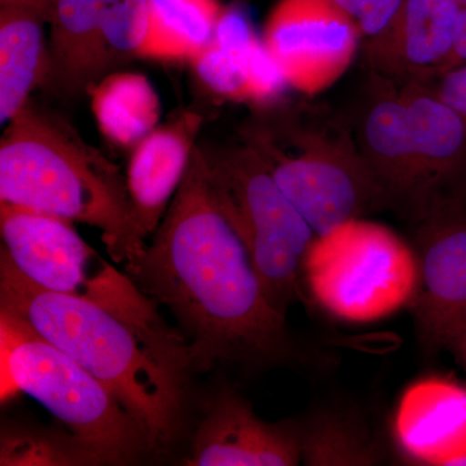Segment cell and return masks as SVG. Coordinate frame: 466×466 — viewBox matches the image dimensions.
Wrapping results in <instances>:
<instances>
[{"instance_id": "obj_22", "label": "cell", "mask_w": 466, "mask_h": 466, "mask_svg": "<svg viewBox=\"0 0 466 466\" xmlns=\"http://www.w3.org/2000/svg\"><path fill=\"white\" fill-rule=\"evenodd\" d=\"M2 466L103 465L104 460L72 431L5 425L0 438Z\"/></svg>"}, {"instance_id": "obj_16", "label": "cell", "mask_w": 466, "mask_h": 466, "mask_svg": "<svg viewBox=\"0 0 466 466\" xmlns=\"http://www.w3.org/2000/svg\"><path fill=\"white\" fill-rule=\"evenodd\" d=\"M394 435L410 461L449 466L466 453V388L441 377L413 383L401 397Z\"/></svg>"}, {"instance_id": "obj_4", "label": "cell", "mask_w": 466, "mask_h": 466, "mask_svg": "<svg viewBox=\"0 0 466 466\" xmlns=\"http://www.w3.org/2000/svg\"><path fill=\"white\" fill-rule=\"evenodd\" d=\"M262 109L244 128V142L259 153L315 235L389 208L350 119L309 104Z\"/></svg>"}, {"instance_id": "obj_14", "label": "cell", "mask_w": 466, "mask_h": 466, "mask_svg": "<svg viewBox=\"0 0 466 466\" xmlns=\"http://www.w3.org/2000/svg\"><path fill=\"white\" fill-rule=\"evenodd\" d=\"M189 64L214 96L235 103L268 108L289 88L262 36L236 5H225L213 38Z\"/></svg>"}, {"instance_id": "obj_6", "label": "cell", "mask_w": 466, "mask_h": 466, "mask_svg": "<svg viewBox=\"0 0 466 466\" xmlns=\"http://www.w3.org/2000/svg\"><path fill=\"white\" fill-rule=\"evenodd\" d=\"M201 149L220 210L244 242L269 303L287 317L302 296L303 262L317 235L249 144Z\"/></svg>"}, {"instance_id": "obj_29", "label": "cell", "mask_w": 466, "mask_h": 466, "mask_svg": "<svg viewBox=\"0 0 466 466\" xmlns=\"http://www.w3.org/2000/svg\"><path fill=\"white\" fill-rule=\"evenodd\" d=\"M462 8H466V0H458Z\"/></svg>"}, {"instance_id": "obj_18", "label": "cell", "mask_w": 466, "mask_h": 466, "mask_svg": "<svg viewBox=\"0 0 466 466\" xmlns=\"http://www.w3.org/2000/svg\"><path fill=\"white\" fill-rule=\"evenodd\" d=\"M51 0H0V122L7 125L47 76Z\"/></svg>"}, {"instance_id": "obj_7", "label": "cell", "mask_w": 466, "mask_h": 466, "mask_svg": "<svg viewBox=\"0 0 466 466\" xmlns=\"http://www.w3.org/2000/svg\"><path fill=\"white\" fill-rule=\"evenodd\" d=\"M2 251L41 289L88 300L164 341L186 346L159 317L157 302L92 249L60 218L0 202Z\"/></svg>"}, {"instance_id": "obj_8", "label": "cell", "mask_w": 466, "mask_h": 466, "mask_svg": "<svg viewBox=\"0 0 466 466\" xmlns=\"http://www.w3.org/2000/svg\"><path fill=\"white\" fill-rule=\"evenodd\" d=\"M303 284L339 320H380L412 305L419 284L415 248L380 223L348 220L314 238Z\"/></svg>"}, {"instance_id": "obj_25", "label": "cell", "mask_w": 466, "mask_h": 466, "mask_svg": "<svg viewBox=\"0 0 466 466\" xmlns=\"http://www.w3.org/2000/svg\"><path fill=\"white\" fill-rule=\"evenodd\" d=\"M425 87L431 88L443 103L455 110L466 125V63L447 70Z\"/></svg>"}, {"instance_id": "obj_20", "label": "cell", "mask_w": 466, "mask_h": 466, "mask_svg": "<svg viewBox=\"0 0 466 466\" xmlns=\"http://www.w3.org/2000/svg\"><path fill=\"white\" fill-rule=\"evenodd\" d=\"M223 8L219 0H148L144 58L191 63L213 38Z\"/></svg>"}, {"instance_id": "obj_2", "label": "cell", "mask_w": 466, "mask_h": 466, "mask_svg": "<svg viewBox=\"0 0 466 466\" xmlns=\"http://www.w3.org/2000/svg\"><path fill=\"white\" fill-rule=\"evenodd\" d=\"M0 311L26 325L96 377L142 425L155 451L186 421V346L144 332L88 300L41 289L0 256Z\"/></svg>"}, {"instance_id": "obj_26", "label": "cell", "mask_w": 466, "mask_h": 466, "mask_svg": "<svg viewBox=\"0 0 466 466\" xmlns=\"http://www.w3.org/2000/svg\"><path fill=\"white\" fill-rule=\"evenodd\" d=\"M456 52H458L460 64L466 63V8H462L461 17H460Z\"/></svg>"}, {"instance_id": "obj_12", "label": "cell", "mask_w": 466, "mask_h": 466, "mask_svg": "<svg viewBox=\"0 0 466 466\" xmlns=\"http://www.w3.org/2000/svg\"><path fill=\"white\" fill-rule=\"evenodd\" d=\"M458 0H401L390 23L361 45L368 72L395 85L429 86L459 66Z\"/></svg>"}, {"instance_id": "obj_3", "label": "cell", "mask_w": 466, "mask_h": 466, "mask_svg": "<svg viewBox=\"0 0 466 466\" xmlns=\"http://www.w3.org/2000/svg\"><path fill=\"white\" fill-rule=\"evenodd\" d=\"M0 202L99 229L113 262L146 249L126 175L75 126L32 100L0 140Z\"/></svg>"}, {"instance_id": "obj_27", "label": "cell", "mask_w": 466, "mask_h": 466, "mask_svg": "<svg viewBox=\"0 0 466 466\" xmlns=\"http://www.w3.org/2000/svg\"><path fill=\"white\" fill-rule=\"evenodd\" d=\"M453 350L458 352L459 357L461 358L462 363H464L466 367V328L464 332L461 333V336L459 337L458 342L453 346Z\"/></svg>"}, {"instance_id": "obj_10", "label": "cell", "mask_w": 466, "mask_h": 466, "mask_svg": "<svg viewBox=\"0 0 466 466\" xmlns=\"http://www.w3.org/2000/svg\"><path fill=\"white\" fill-rule=\"evenodd\" d=\"M354 116L355 140L389 208L412 225L425 220L424 191L415 142L400 86L368 72Z\"/></svg>"}, {"instance_id": "obj_17", "label": "cell", "mask_w": 466, "mask_h": 466, "mask_svg": "<svg viewBox=\"0 0 466 466\" xmlns=\"http://www.w3.org/2000/svg\"><path fill=\"white\" fill-rule=\"evenodd\" d=\"M103 11L101 0H51L45 85L78 94L112 66L116 55L104 30Z\"/></svg>"}, {"instance_id": "obj_19", "label": "cell", "mask_w": 466, "mask_h": 466, "mask_svg": "<svg viewBox=\"0 0 466 466\" xmlns=\"http://www.w3.org/2000/svg\"><path fill=\"white\" fill-rule=\"evenodd\" d=\"M100 133L116 146L134 148L161 118V100L146 76L118 72L87 88Z\"/></svg>"}, {"instance_id": "obj_15", "label": "cell", "mask_w": 466, "mask_h": 466, "mask_svg": "<svg viewBox=\"0 0 466 466\" xmlns=\"http://www.w3.org/2000/svg\"><path fill=\"white\" fill-rule=\"evenodd\" d=\"M204 116L184 110L134 147L126 182L144 238L153 235L179 189L198 147Z\"/></svg>"}, {"instance_id": "obj_11", "label": "cell", "mask_w": 466, "mask_h": 466, "mask_svg": "<svg viewBox=\"0 0 466 466\" xmlns=\"http://www.w3.org/2000/svg\"><path fill=\"white\" fill-rule=\"evenodd\" d=\"M415 251L417 337L429 354L453 349L466 328V210L417 226Z\"/></svg>"}, {"instance_id": "obj_23", "label": "cell", "mask_w": 466, "mask_h": 466, "mask_svg": "<svg viewBox=\"0 0 466 466\" xmlns=\"http://www.w3.org/2000/svg\"><path fill=\"white\" fill-rule=\"evenodd\" d=\"M101 2L104 30L116 56L142 57L148 41V0Z\"/></svg>"}, {"instance_id": "obj_13", "label": "cell", "mask_w": 466, "mask_h": 466, "mask_svg": "<svg viewBox=\"0 0 466 466\" xmlns=\"http://www.w3.org/2000/svg\"><path fill=\"white\" fill-rule=\"evenodd\" d=\"M299 429L267 422L241 395L222 390L208 401L186 459L192 466L299 465Z\"/></svg>"}, {"instance_id": "obj_1", "label": "cell", "mask_w": 466, "mask_h": 466, "mask_svg": "<svg viewBox=\"0 0 466 466\" xmlns=\"http://www.w3.org/2000/svg\"><path fill=\"white\" fill-rule=\"evenodd\" d=\"M125 267L174 315L191 370L299 360L287 317L269 303L244 242L214 198L200 146L149 244Z\"/></svg>"}, {"instance_id": "obj_21", "label": "cell", "mask_w": 466, "mask_h": 466, "mask_svg": "<svg viewBox=\"0 0 466 466\" xmlns=\"http://www.w3.org/2000/svg\"><path fill=\"white\" fill-rule=\"evenodd\" d=\"M297 429L306 465H375L381 460L366 431L345 417L317 413Z\"/></svg>"}, {"instance_id": "obj_9", "label": "cell", "mask_w": 466, "mask_h": 466, "mask_svg": "<svg viewBox=\"0 0 466 466\" xmlns=\"http://www.w3.org/2000/svg\"><path fill=\"white\" fill-rule=\"evenodd\" d=\"M262 41L288 87L314 96L348 72L363 35L333 0H279Z\"/></svg>"}, {"instance_id": "obj_5", "label": "cell", "mask_w": 466, "mask_h": 466, "mask_svg": "<svg viewBox=\"0 0 466 466\" xmlns=\"http://www.w3.org/2000/svg\"><path fill=\"white\" fill-rule=\"evenodd\" d=\"M2 398L24 392L106 464L139 461L155 451L148 434L104 383L75 359L2 314Z\"/></svg>"}, {"instance_id": "obj_24", "label": "cell", "mask_w": 466, "mask_h": 466, "mask_svg": "<svg viewBox=\"0 0 466 466\" xmlns=\"http://www.w3.org/2000/svg\"><path fill=\"white\" fill-rule=\"evenodd\" d=\"M357 24L363 39L385 29L400 8L401 0H333Z\"/></svg>"}, {"instance_id": "obj_28", "label": "cell", "mask_w": 466, "mask_h": 466, "mask_svg": "<svg viewBox=\"0 0 466 466\" xmlns=\"http://www.w3.org/2000/svg\"><path fill=\"white\" fill-rule=\"evenodd\" d=\"M449 466H466V453L450 462Z\"/></svg>"}]
</instances>
